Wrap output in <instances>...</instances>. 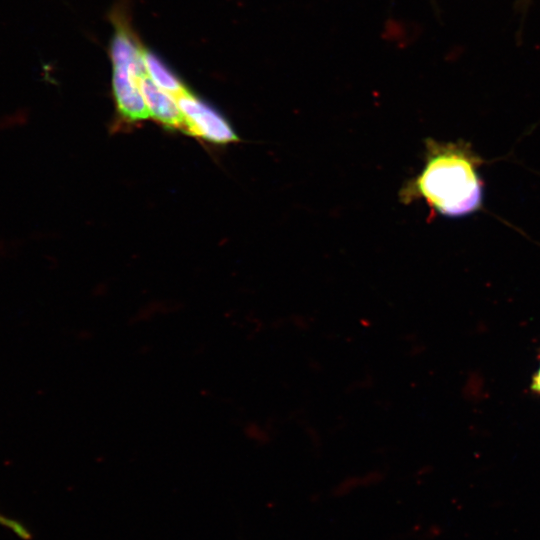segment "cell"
I'll list each match as a JSON object with an SVG mask.
<instances>
[{
	"label": "cell",
	"mask_w": 540,
	"mask_h": 540,
	"mask_svg": "<svg viewBox=\"0 0 540 540\" xmlns=\"http://www.w3.org/2000/svg\"><path fill=\"white\" fill-rule=\"evenodd\" d=\"M422 171L400 191L404 203L424 200L437 214L458 218L483 206V180L479 169L483 159L469 143L425 141Z\"/></svg>",
	"instance_id": "1"
},
{
	"label": "cell",
	"mask_w": 540,
	"mask_h": 540,
	"mask_svg": "<svg viewBox=\"0 0 540 540\" xmlns=\"http://www.w3.org/2000/svg\"><path fill=\"white\" fill-rule=\"evenodd\" d=\"M117 24L110 45L112 85L117 109L126 120H144L150 117L140 90V79L146 75L144 48L125 25Z\"/></svg>",
	"instance_id": "2"
},
{
	"label": "cell",
	"mask_w": 540,
	"mask_h": 540,
	"mask_svg": "<svg viewBox=\"0 0 540 540\" xmlns=\"http://www.w3.org/2000/svg\"><path fill=\"white\" fill-rule=\"evenodd\" d=\"M176 99L184 116L186 133L217 144L238 140L228 122L188 90Z\"/></svg>",
	"instance_id": "3"
},
{
	"label": "cell",
	"mask_w": 540,
	"mask_h": 540,
	"mask_svg": "<svg viewBox=\"0 0 540 540\" xmlns=\"http://www.w3.org/2000/svg\"><path fill=\"white\" fill-rule=\"evenodd\" d=\"M140 90L150 117L168 128L186 132L184 116L175 96L156 86L147 74L140 79Z\"/></svg>",
	"instance_id": "4"
},
{
	"label": "cell",
	"mask_w": 540,
	"mask_h": 540,
	"mask_svg": "<svg viewBox=\"0 0 540 540\" xmlns=\"http://www.w3.org/2000/svg\"><path fill=\"white\" fill-rule=\"evenodd\" d=\"M143 62L149 79L162 90L175 97L187 91V88L172 70L157 55L147 49H143Z\"/></svg>",
	"instance_id": "5"
},
{
	"label": "cell",
	"mask_w": 540,
	"mask_h": 540,
	"mask_svg": "<svg viewBox=\"0 0 540 540\" xmlns=\"http://www.w3.org/2000/svg\"><path fill=\"white\" fill-rule=\"evenodd\" d=\"M246 435L258 444L268 443L271 439V432L259 423H250L246 429Z\"/></svg>",
	"instance_id": "6"
},
{
	"label": "cell",
	"mask_w": 540,
	"mask_h": 540,
	"mask_svg": "<svg viewBox=\"0 0 540 540\" xmlns=\"http://www.w3.org/2000/svg\"><path fill=\"white\" fill-rule=\"evenodd\" d=\"M0 524L12 530L16 535H18L19 537L23 539L29 538V533L24 526H22L20 523L16 522L15 520H12L4 516L2 513H0Z\"/></svg>",
	"instance_id": "7"
},
{
	"label": "cell",
	"mask_w": 540,
	"mask_h": 540,
	"mask_svg": "<svg viewBox=\"0 0 540 540\" xmlns=\"http://www.w3.org/2000/svg\"><path fill=\"white\" fill-rule=\"evenodd\" d=\"M27 119V112L20 111V113H14L12 115H8L5 119L0 121V127L2 129L15 126V125H21L24 122H26Z\"/></svg>",
	"instance_id": "8"
},
{
	"label": "cell",
	"mask_w": 540,
	"mask_h": 540,
	"mask_svg": "<svg viewBox=\"0 0 540 540\" xmlns=\"http://www.w3.org/2000/svg\"><path fill=\"white\" fill-rule=\"evenodd\" d=\"M532 389L540 393V367L532 380Z\"/></svg>",
	"instance_id": "9"
}]
</instances>
